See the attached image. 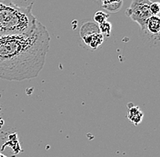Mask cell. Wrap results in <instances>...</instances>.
Segmentation results:
<instances>
[{
    "instance_id": "9",
    "label": "cell",
    "mask_w": 160,
    "mask_h": 157,
    "mask_svg": "<svg viewBox=\"0 0 160 157\" xmlns=\"http://www.w3.org/2000/svg\"><path fill=\"white\" fill-rule=\"evenodd\" d=\"M109 18V15L105 13V12H102V11H98L95 15H94V21L96 23H98V25H100L106 21H108Z\"/></svg>"
},
{
    "instance_id": "8",
    "label": "cell",
    "mask_w": 160,
    "mask_h": 157,
    "mask_svg": "<svg viewBox=\"0 0 160 157\" xmlns=\"http://www.w3.org/2000/svg\"><path fill=\"white\" fill-rule=\"evenodd\" d=\"M100 33L102 34L103 37H109L111 34V30H112V25L108 21H106L102 24L98 25Z\"/></svg>"
},
{
    "instance_id": "4",
    "label": "cell",
    "mask_w": 160,
    "mask_h": 157,
    "mask_svg": "<svg viewBox=\"0 0 160 157\" xmlns=\"http://www.w3.org/2000/svg\"><path fill=\"white\" fill-rule=\"evenodd\" d=\"M79 35L84 43L92 49H97L104 40V37L100 33L98 25L94 22L85 23L81 27Z\"/></svg>"
},
{
    "instance_id": "1",
    "label": "cell",
    "mask_w": 160,
    "mask_h": 157,
    "mask_svg": "<svg viewBox=\"0 0 160 157\" xmlns=\"http://www.w3.org/2000/svg\"><path fill=\"white\" fill-rule=\"evenodd\" d=\"M49 46V33L40 22L29 34L0 37V78L22 81L37 77Z\"/></svg>"
},
{
    "instance_id": "6",
    "label": "cell",
    "mask_w": 160,
    "mask_h": 157,
    "mask_svg": "<svg viewBox=\"0 0 160 157\" xmlns=\"http://www.w3.org/2000/svg\"><path fill=\"white\" fill-rule=\"evenodd\" d=\"M143 117H144V114L138 106H133V107L129 108L128 118L129 119L131 123H133L136 125H139L143 120Z\"/></svg>"
},
{
    "instance_id": "3",
    "label": "cell",
    "mask_w": 160,
    "mask_h": 157,
    "mask_svg": "<svg viewBox=\"0 0 160 157\" xmlns=\"http://www.w3.org/2000/svg\"><path fill=\"white\" fill-rule=\"evenodd\" d=\"M150 0H132L129 7L126 10V15L139 25L141 30L145 28L148 20L152 17L149 7Z\"/></svg>"
},
{
    "instance_id": "7",
    "label": "cell",
    "mask_w": 160,
    "mask_h": 157,
    "mask_svg": "<svg viewBox=\"0 0 160 157\" xmlns=\"http://www.w3.org/2000/svg\"><path fill=\"white\" fill-rule=\"evenodd\" d=\"M123 5V0H102V7L111 13L118 12Z\"/></svg>"
},
{
    "instance_id": "5",
    "label": "cell",
    "mask_w": 160,
    "mask_h": 157,
    "mask_svg": "<svg viewBox=\"0 0 160 157\" xmlns=\"http://www.w3.org/2000/svg\"><path fill=\"white\" fill-rule=\"evenodd\" d=\"M142 36L145 37V41H153L157 44L159 41L160 19L158 16H152L148 20L145 28L141 30Z\"/></svg>"
},
{
    "instance_id": "2",
    "label": "cell",
    "mask_w": 160,
    "mask_h": 157,
    "mask_svg": "<svg viewBox=\"0 0 160 157\" xmlns=\"http://www.w3.org/2000/svg\"><path fill=\"white\" fill-rule=\"evenodd\" d=\"M38 23L31 6H21L15 0H0V37L29 34Z\"/></svg>"
},
{
    "instance_id": "10",
    "label": "cell",
    "mask_w": 160,
    "mask_h": 157,
    "mask_svg": "<svg viewBox=\"0 0 160 157\" xmlns=\"http://www.w3.org/2000/svg\"><path fill=\"white\" fill-rule=\"evenodd\" d=\"M149 9L152 16H158L160 12V4L158 2H151Z\"/></svg>"
}]
</instances>
